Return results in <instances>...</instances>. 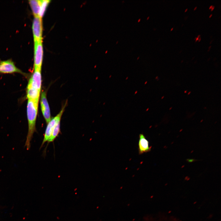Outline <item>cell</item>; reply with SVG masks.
I'll list each match as a JSON object with an SVG mask.
<instances>
[{
  "instance_id": "obj_30",
  "label": "cell",
  "mask_w": 221,
  "mask_h": 221,
  "mask_svg": "<svg viewBox=\"0 0 221 221\" xmlns=\"http://www.w3.org/2000/svg\"><path fill=\"white\" fill-rule=\"evenodd\" d=\"M107 50L106 51V52H105V53H107Z\"/></svg>"
},
{
  "instance_id": "obj_13",
  "label": "cell",
  "mask_w": 221,
  "mask_h": 221,
  "mask_svg": "<svg viewBox=\"0 0 221 221\" xmlns=\"http://www.w3.org/2000/svg\"><path fill=\"white\" fill-rule=\"evenodd\" d=\"M214 7H215L214 6H212V7L211 8V11H212L213 10V9L214 8Z\"/></svg>"
},
{
  "instance_id": "obj_32",
  "label": "cell",
  "mask_w": 221,
  "mask_h": 221,
  "mask_svg": "<svg viewBox=\"0 0 221 221\" xmlns=\"http://www.w3.org/2000/svg\"><path fill=\"white\" fill-rule=\"evenodd\" d=\"M172 108V107H171L169 109V110H170Z\"/></svg>"
},
{
  "instance_id": "obj_4",
  "label": "cell",
  "mask_w": 221,
  "mask_h": 221,
  "mask_svg": "<svg viewBox=\"0 0 221 221\" xmlns=\"http://www.w3.org/2000/svg\"><path fill=\"white\" fill-rule=\"evenodd\" d=\"M32 29L34 42L42 41V18L39 16H34L33 20Z\"/></svg>"
},
{
  "instance_id": "obj_11",
  "label": "cell",
  "mask_w": 221,
  "mask_h": 221,
  "mask_svg": "<svg viewBox=\"0 0 221 221\" xmlns=\"http://www.w3.org/2000/svg\"><path fill=\"white\" fill-rule=\"evenodd\" d=\"M60 120L56 124L52 134L48 140V143L53 142L58 136L60 129Z\"/></svg>"
},
{
  "instance_id": "obj_10",
  "label": "cell",
  "mask_w": 221,
  "mask_h": 221,
  "mask_svg": "<svg viewBox=\"0 0 221 221\" xmlns=\"http://www.w3.org/2000/svg\"><path fill=\"white\" fill-rule=\"evenodd\" d=\"M29 3L34 16H38L40 8L41 0H29Z\"/></svg>"
},
{
  "instance_id": "obj_27",
  "label": "cell",
  "mask_w": 221,
  "mask_h": 221,
  "mask_svg": "<svg viewBox=\"0 0 221 221\" xmlns=\"http://www.w3.org/2000/svg\"><path fill=\"white\" fill-rule=\"evenodd\" d=\"M111 76V75H110L109 76V78H110Z\"/></svg>"
},
{
  "instance_id": "obj_3",
  "label": "cell",
  "mask_w": 221,
  "mask_h": 221,
  "mask_svg": "<svg viewBox=\"0 0 221 221\" xmlns=\"http://www.w3.org/2000/svg\"><path fill=\"white\" fill-rule=\"evenodd\" d=\"M34 42V69L41 70L43 54L42 41Z\"/></svg>"
},
{
  "instance_id": "obj_8",
  "label": "cell",
  "mask_w": 221,
  "mask_h": 221,
  "mask_svg": "<svg viewBox=\"0 0 221 221\" xmlns=\"http://www.w3.org/2000/svg\"><path fill=\"white\" fill-rule=\"evenodd\" d=\"M138 142V149L139 154L150 151L151 146H149V142L143 133L139 134Z\"/></svg>"
},
{
  "instance_id": "obj_24",
  "label": "cell",
  "mask_w": 221,
  "mask_h": 221,
  "mask_svg": "<svg viewBox=\"0 0 221 221\" xmlns=\"http://www.w3.org/2000/svg\"><path fill=\"white\" fill-rule=\"evenodd\" d=\"M164 96H163L162 97L161 99H163L164 98Z\"/></svg>"
},
{
  "instance_id": "obj_16",
  "label": "cell",
  "mask_w": 221,
  "mask_h": 221,
  "mask_svg": "<svg viewBox=\"0 0 221 221\" xmlns=\"http://www.w3.org/2000/svg\"><path fill=\"white\" fill-rule=\"evenodd\" d=\"M212 6H211L210 7L209 9H211V8L212 7Z\"/></svg>"
},
{
  "instance_id": "obj_15",
  "label": "cell",
  "mask_w": 221,
  "mask_h": 221,
  "mask_svg": "<svg viewBox=\"0 0 221 221\" xmlns=\"http://www.w3.org/2000/svg\"><path fill=\"white\" fill-rule=\"evenodd\" d=\"M147 83V81H146L145 83L144 84H146Z\"/></svg>"
},
{
  "instance_id": "obj_34",
  "label": "cell",
  "mask_w": 221,
  "mask_h": 221,
  "mask_svg": "<svg viewBox=\"0 0 221 221\" xmlns=\"http://www.w3.org/2000/svg\"><path fill=\"white\" fill-rule=\"evenodd\" d=\"M171 212V211H169V213H170Z\"/></svg>"
},
{
  "instance_id": "obj_33",
  "label": "cell",
  "mask_w": 221,
  "mask_h": 221,
  "mask_svg": "<svg viewBox=\"0 0 221 221\" xmlns=\"http://www.w3.org/2000/svg\"><path fill=\"white\" fill-rule=\"evenodd\" d=\"M196 203V202H195V203H194V204H195Z\"/></svg>"
},
{
  "instance_id": "obj_31",
  "label": "cell",
  "mask_w": 221,
  "mask_h": 221,
  "mask_svg": "<svg viewBox=\"0 0 221 221\" xmlns=\"http://www.w3.org/2000/svg\"><path fill=\"white\" fill-rule=\"evenodd\" d=\"M139 58V57H138L137 58V60H138Z\"/></svg>"
},
{
  "instance_id": "obj_35",
  "label": "cell",
  "mask_w": 221,
  "mask_h": 221,
  "mask_svg": "<svg viewBox=\"0 0 221 221\" xmlns=\"http://www.w3.org/2000/svg\"><path fill=\"white\" fill-rule=\"evenodd\" d=\"M118 41H117L116 44H117L118 43Z\"/></svg>"
},
{
  "instance_id": "obj_20",
  "label": "cell",
  "mask_w": 221,
  "mask_h": 221,
  "mask_svg": "<svg viewBox=\"0 0 221 221\" xmlns=\"http://www.w3.org/2000/svg\"><path fill=\"white\" fill-rule=\"evenodd\" d=\"M140 20H141V19H139V20H138V22H139L140 21Z\"/></svg>"
},
{
  "instance_id": "obj_28",
  "label": "cell",
  "mask_w": 221,
  "mask_h": 221,
  "mask_svg": "<svg viewBox=\"0 0 221 221\" xmlns=\"http://www.w3.org/2000/svg\"><path fill=\"white\" fill-rule=\"evenodd\" d=\"M173 28H172V29H171V31H172L173 30Z\"/></svg>"
},
{
  "instance_id": "obj_22",
  "label": "cell",
  "mask_w": 221,
  "mask_h": 221,
  "mask_svg": "<svg viewBox=\"0 0 221 221\" xmlns=\"http://www.w3.org/2000/svg\"><path fill=\"white\" fill-rule=\"evenodd\" d=\"M212 14H211V15H210V16H209V17H211L212 16Z\"/></svg>"
},
{
  "instance_id": "obj_12",
  "label": "cell",
  "mask_w": 221,
  "mask_h": 221,
  "mask_svg": "<svg viewBox=\"0 0 221 221\" xmlns=\"http://www.w3.org/2000/svg\"><path fill=\"white\" fill-rule=\"evenodd\" d=\"M50 1L48 0H41L40 11L38 15V16L42 18L44 15Z\"/></svg>"
},
{
  "instance_id": "obj_29",
  "label": "cell",
  "mask_w": 221,
  "mask_h": 221,
  "mask_svg": "<svg viewBox=\"0 0 221 221\" xmlns=\"http://www.w3.org/2000/svg\"><path fill=\"white\" fill-rule=\"evenodd\" d=\"M149 17H148L147 18V20H148V19H149Z\"/></svg>"
},
{
  "instance_id": "obj_14",
  "label": "cell",
  "mask_w": 221,
  "mask_h": 221,
  "mask_svg": "<svg viewBox=\"0 0 221 221\" xmlns=\"http://www.w3.org/2000/svg\"><path fill=\"white\" fill-rule=\"evenodd\" d=\"M137 92H138V91H136L135 92V93H134V94L135 95V94H136Z\"/></svg>"
},
{
  "instance_id": "obj_1",
  "label": "cell",
  "mask_w": 221,
  "mask_h": 221,
  "mask_svg": "<svg viewBox=\"0 0 221 221\" xmlns=\"http://www.w3.org/2000/svg\"><path fill=\"white\" fill-rule=\"evenodd\" d=\"M38 103L28 100L27 106L28 129L25 147L27 150L30 147L31 142L34 133L36 131V123L37 116Z\"/></svg>"
},
{
  "instance_id": "obj_19",
  "label": "cell",
  "mask_w": 221,
  "mask_h": 221,
  "mask_svg": "<svg viewBox=\"0 0 221 221\" xmlns=\"http://www.w3.org/2000/svg\"><path fill=\"white\" fill-rule=\"evenodd\" d=\"M157 78H158V76H157L156 77L155 79H157Z\"/></svg>"
},
{
  "instance_id": "obj_2",
  "label": "cell",
  "mask_w": 221,
  "mask_h": 221,
  "mask_svg": "<svg viewBox=\"0 0 221 221\" xmlns=\"http://www.w3.org/2000/svg\"><path fill=\"white\" fill-rule=\"evenodd\" d=\"M66 105H65L62 110L55 117L51 119L50 121L48 123L45 133L44 138L41 146V148L43 145L44 144L48 141L49 138L51 136L54 127L57 122L61 119L62 114L64 110V109Z\"/></svg>"
},
{
  "instance_id": "obj_21",
  "label": "cell",
  "mask_w": 221,
  "mask_h": 221,
  "mask_svg": "<svg viewBox=\"0 0 221 221\" xmlns=\"http://www.w3.org/2000/svg\"><path fill=\"white\" fill-rule=\"evenodd\" d=\"M128 77H127L126 78V80H127V79H128Z\"/></svg>"
},
{
  "instance_id": "obj_25",
  "label": "cell",
  "mask_w": 221,
  "mask_h": 221,
  "mask_svg": "<svg viewBox=\"0 0 221 221\" xmlns=\"http://www.w3.org/2000/svg\"><path fill=\"white\" fill-rule=\"evenodd\" d=\"M197 8V7H195V9H194V10H195V9Z\"/></svg>"
},
{
  "instance_id": "obj_7",
  "label": "cell",
  "mask_w": 221,
  "mask_h": 221,
  "mask_svg": "<svg viewBox=\"0 0 221 221\" xmlns=\"http://www.w3.org/2000/svg\"><path fill=\"white\" fill-rule=\"evenodd\" d=\"M41 70L34 69L27 86H30L41 91Z\"/></svg>"
},
{
  "instance_id": "obj_23",
  "label": "cell",
  "mask_w": 221,
  "mask_h": 221,
  "mask_svg": "<svg viewBox=\"0 0 221 221\" xmlns=\"http://www.w3.org/2000/svg\"><path fill=\"white\" fill-rule=\"evenodd\" d=\"M187 91H184V92L185 93H186L187 92Z\"/></svg>"
},
{
  "instance_id": "obj_26",
  "label": "cell",
  "mask_w": 221,
  "mask_h": 221,
  "mask_svg": "<svg viewBox=\"0 0 221 221\" xmlns=\"http://www.w3.org/2000/svg\"><path fill=\"white\" fill-rule=\"evenodd\" d=\"M188 9H186L185 10V12H186L187 10Z\"/></svg>"
},
{
  "instance_id": "obj_17",
  "label": "cell",
  "mask_w": 221,
  "mask_h": 221,
  "mask_svg": "<svg viewBox=\"0 0 221 221\" xmlns=\"http://www.w3.org/2000/svg\"><path fill=\"white\" fill-rule=\"evenodd\" d=\"M149 109V108H148L146 110V111H148V110Z\"/></svg>"
},
{
  "instance_id": "obj_9",
  "label": "cell",
  "mask_w": 221,
  "mask_h": 221,
  "mask_svg": "<svg viewBox=\"0 0 221 221\" xmlns=\"http://www.w3.org/2000/svg\"><path fill=\"white\" fill-rule=\"evenodd\" d=\"M40 91L30 86L27 87V97L28 100L39 102Z\"/></svg>"
},
{
  "instance_id": "obj_6",
  "label": "cell",
  "mask_w": 221,
  "mask_h": 221,
  "mask_svg": "<svg viewBox=\"0 0 221 221\" xmlns=\"http://www.w3.org/2000/svg\"><path fill=\"white\" fill-rule=\"evenodd\" d=\"M41 105L43 116L46 122L48 123L51 120V118L50 108L46 98V94L45 91H43L42 93Z\"/></svg>"
},
{
  "instance_id": "obj_5",
  "label": "cell",
  "mask_w": 221,
  "mask_h": 221,
  "mask_svg": "<svg viewBox=\"0 0 221 221\" xmlns=\"http://www.w3.org/2000/svg\"><path fill=\"white\" fill-rule=\"evenodd\" d=\"M23 74V72L15 65L11 60H0V73L10 74L14 73Z\"/></svg>"
},
{
  "instance_id": "obj_18",
  "label": "cell",
  "mask_w": 221,
  "mask_h": 221,
  "mask_svg": "<svg viewBox=\"0 0 221 221\" xmlns=\"http://www.w3.org/2000/svg\"><path fill=\"white\" fill-rule=\"evenodd\" d=\"M191 91H190V92L188 93V95H189V94H190L191 93Z\"/></svg>"
}]
</instances>
